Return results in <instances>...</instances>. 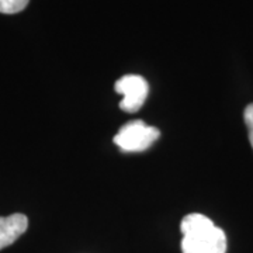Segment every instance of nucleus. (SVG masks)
Here are the masks:
<instances>
[{"label":"nucleus","mask_w":253,"mask_h":253,"mask_svg":"<svg viewBox=\"0 0 253 253\" xmlns=\"http://www.w3.org/2000/svg\"><path fill=\"white\" fill-rule=\"evenodd\" d=\"M116 91L123 94L120 109L126 113H135L144 106L149 93V84L139 75H126L116 82Z\"/></svg>","instance_id":"nucleus-3"},{"label":"nucleus","mask_w":253,"mask_h":253,"mask_svg":"<svg viewBox=\"0 0 253 253\" xmlns=\"http://www.w3.org/2000/svg\"><path fill=\"white\" fill-rule=\"evenodd\" d=\"M30 0H0V13L16 14L27 7Z\"/></svg>","instance_id":"nucleus-5"},{"label":"nucleus","mask_w":253,"mask_h":253,"mask_svg":"<svg viewBox=\"0 0 253 253\" xmlns=\"http://www.w3.org/2000/svg\"><path fill=\"white\" fill-rule=\"evenodd\" d=\"M28 228V218L24 214L0 217V251L13 245Z\"/></svg>","instance_id":"nucleus-4"},{"label":"nucleus","mask_w":253,"mask_h":253,"mask_svg":"<svg viewBox=\"0 0 253 253\" xmlns=\"http://www.w3.org/2000/svg\"><path fill=\"white\" fill-rule=\"evenodd\" d=\"M183 253H225V232L206 215L193 212L181 219Z\"/></svg>","instance_id":"nucleus-1"},{"label":"nucleus","mask_w":253,"mask_h":253,"mask_svg":"<svg viewBox=\"0 0 253 253\" xmlns=\"http://www.w3.org/2000/svg\"><path fill=\"white\" fill-rule=\"evenodd\" d=\"M159 136L161 131L158 128L146 126L141 120H134L121 126L113 141L123 152H142Z\"/></svg>","instance_id":"nucleus-2"},{"label":"nucleus","mask_w":253,"mask_h":253,"mask_svg":"<svg viewBox=\"0 0 253 253\" xmlns=\"http://www.w3.org/2000/svg\"><path fill=\"white\" fill-rule=\"evenodd\" d=\"M244 118L245 124L248 126V132H249V141H251V145L253 148V103L245 109Z\"/></svg>","instance_id":"nucleus-6"}]
</instances>
